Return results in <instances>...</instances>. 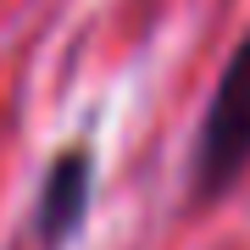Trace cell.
Segmentation results:
<instances>
[{
    "mask_svg": "<svg viewBox=\"0 0 250 250\" xmlns=\"http://www.w3.org/2000/svg\"><path fill=\"white\" fill-rule=\"evenodd\" d=\"M245 167H250V34L228 56L223 78H217V95L200 117L195 161H189L195 200H217Z\"/></svg>",
    "mask_w": 250,
    "mask_h": 250,
    "instance_id": "cell-1",
    "label": "cell"
},
{
    "mask_svg": "<svg viewBox=\"0 0 250 250\" xmlns=\"http://www.w3.org/2000/svg\"><path fill=\"white\" fill-rule=\"evenodd\" d=\"M83 206H89V156L67 150L50 167L45 195H39V233H45V245H62L83 223Z\"/></svg>",
    "mask_w": 250,
    "mask_h": 250,
    "instance_id": "cell-2",
    "label": "cell"
}]
</instances>
